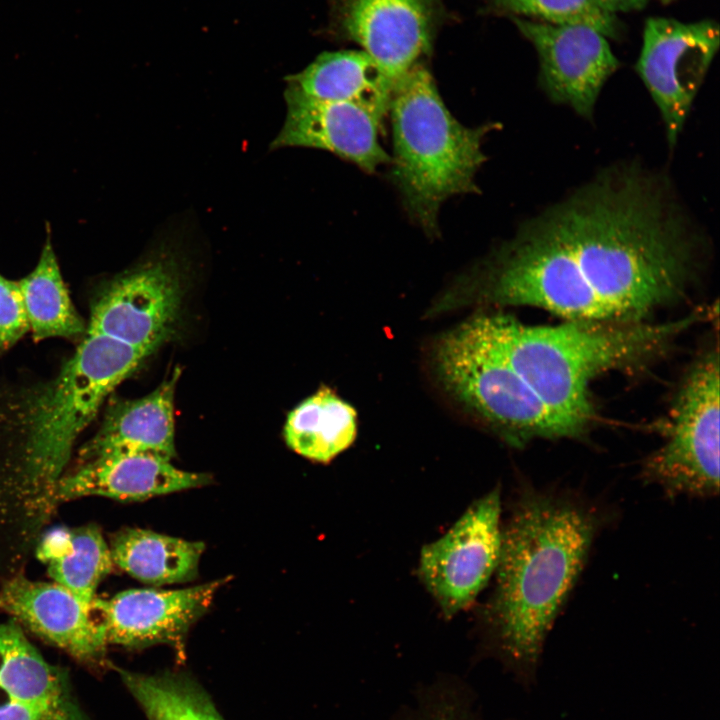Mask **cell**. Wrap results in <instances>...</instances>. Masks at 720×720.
<instances>
[{
  "instance_id": "6",
  "label": "cell",
  "mask_w": 720,
  "mask_h": 720,
  "mask_svg": "<svg viewBox=\"0 0 720 720\" xmlns=\"http://www.w3.org/2000/svg\"><path fill=\"white\" fill-rule=\"evenodd\" d=\"M430 356L442 388L506 443L549 439L531 399L472 318L438 337Z\"/></svg>"
},
{
  "instance_id": "9",
  "label": "cell",
  "mask_w": 720,
  "mask_h": 720,
  "mask_svg": "<svg viewBox=\"0 0 720 720\" xmlns=\"http://www.w3.org/2000/svg\"><path fill=\"white\" fill-rule=\"evenodd\" d=\"M719 46L711 20L685 23L649 18L636 71L658 107L669 146H675Z\"/></svg>"
},
{
  "instance_id": "18",
  "label": "cell",
  "mask_w": 720,
  "mask_h": 720,
  "mask_svg": "<svg viewBox=\"0 0 720 720\" xmlns=\"http://www.w3.org/2000/svg\"><path fill=\"white\" fill-rule=\"evenodd\" d=\"M285 82L306 96L359 104L384 117L395 85L363 50L322 53L302 71L286 76Z\"/></svg>"
},
{
  "instance_id": "11",
  "label": "cell",
  "mask_w": 720,
  "mask_h": 720,
  "mask_svg": "<svg viewBox=\"0 0 720 720\" xmlns=\"http://www.w3.org/2000/svg\"><path fill=\"white\" fill-rule=\"evenodd\" d=\"M514 22L536 49L540 81L550 99L591 118L605 82L619 67L607 37L587 26L517 17Z\"/></svg>"
},
{
  "instance_id": "26",
  "label": "cell",
  "mask_w": 720,
  "mask_h": 720,
  "mask_svg": "<svg viewBox=\"0 0 720 720\" xmlns=\"http://www.w3.org/2000/svg\"><path fill=\"white\" fill-rule=\"evenodd\" d=\"M0 720L88 719L74 698L60 702H32L0 697Z\"/></svg>"
},
{
  "instance_id": "14",
  "label": "cell",
  "mask_w": 720,
  "mask_h": 720,
  "mask_svg": "<svg viewBox=\"0 0 720 720\" xmlns=\"http://www.w3.org/2000/svg\"><path fill=\"white\" fill-rule=\"evenodd\" d=\"M337 15L395 83L430 47L433 0H337Z\"/></svg>"
},
{
  "instance_id": "1",
  "label": "cell",
  "mask_w": 720,
  "mask_h": 720,
  "mask_svg": "<svg viewBox=\"0 0 720 720\" xmlns=\"http://www.w3.org/2000/svg\"><path fill=\"white\" fill-rule=\"evenodd\" d=\"M695 256L664 185L617 168L523 224L458 276L429 313L521 305L567 321H646L685 295Z\"/></svg>"
},
{
  "instance_id": "15",
  "label": "cell",
  "mask_w": 720,
  "mask_h": 720,
  "mask_svg": "<svg viewBox=\"0 0 720 720\" xmlns=\"http://www.w3.org/2000/svg\"><path fill=\"white\" fill-rule=\"evenodd\" d=\"M0 609L37 636L82 662H96L107 643L90 604L57 583L21 574L0 583Z\"/></svg>"
},
{
  "instance_id": "7",
  "label": "cell",
  "mask_w": 720,
  "mask_h": 720,
  "mask_svg": "<svg viewBox=\"0 0 720 720\" xmlns=\"http://www.w3.org/2000/svg\"><path fill=\"white\" fill-rule=\"evenodd\" d=\"M719 386L716 345L685 376L664 425L663 444L643 464L647 483L670 496L718 495Z\"/></svg>"
},
{
  "instance_id": "4",
  "label": "cell",
  "mask_w": 720,
  "mask_h": 720,
  "mask_svg": "<svg viewBox=\"0 0 720 720\" xmlns=\"http://www.w3.org/2000/svg\"><path fill=\"white\" fill-rule=\"evenodd\" d=\"M149 352L86 333L58 376L27 401L22 424L0 433V464L31 522L44 529L73 445L104 399Z\"/></svg>"
},
{
  "instance_id": "13",
  "label": "cell",
  "mask_w": 720,
  "mask_h": 720,
  "mask_svg": "<svg viewBox=\"0 0 720 720\" xmlns=\"http://www.w3.org/2000/svg\"><path fill=\"white\" fill-rule=\"evenodd\" d=\"M285 122L270 144L326 150L367 173L391 162L380 142L382 120L378 112L349 102L319 100L285 87Z\"/></svg>"
},
{
  "instance_id": "5",
  "label": "cell",
  "mask_w": 720,
  "mask_h": 720,
  "mask_svg": "<svg viewBox=\"0 0 720 720\" xmlns=\"http://www.w3.org/2000/svg\"><path fill=\"white\" fill-rule=\"evenodd\" d=\"M388 112L393 179L408 214L433 236L442 203L477 191L474 178L486 161L482 140L495 125H462L445 106L432 75L417 64L396 81Z\"/></svg>"
},
{
  "instance_id": "27",
  "label": "cell",
  "mask_w": 720,
  "mask_h": 720,
  "mask_svg": "<svg viewBox=\"0 0 720 720\" xmlns=\"http://www.w3.org/2000/svg\"><path fill=\"white\" fill-rule=\"evenodd\" d=\"M414 720H478L470 710L464 698L450 696L447 693L443 696L425 698L420 710Z\"/></svg>"
},
{
  "instance_id": "20",
  "label": "cell",
  "mask_w": 720,
  "mask_h": 720,
  "mask_svg": "<svg viewBox=\"0 0 720 720\" xmlns=\"http://www.w3.org/2000/svg\"><path fill=\"white\" fill-rule=\"evenodd\" d=\"M357 427L354 407L322 386L288 414L284 439L297 454L328 463L353 444Z\"/></svg>"
},
{
  "instance_id": "17",
  "label": "cell",
  "mask_w": 720,
  "mask_h": 720,
  "mask_svg": "<svg viewBox=\"0 0 720 720\" xmlns=\"http://www.w3.org/2000/svg\"><path fill=\"white\" fill-rule=\"evenodd\" d=\"M179 378L162 382L148 395L111 405L95 436L79 453V463L117 452H146L167 459L175 455L174 396Z\"/></svg>"
},
{
  "instance_id": "28",
  "label": "cell",
  "mask_w": 720,
  "mask_h": 720,
  "mask_svg": "<svg viewBox=\"0 0 720 720\" xmlns=\"http://www.w3.org/2000/svg\"><path fill=\"white\" fill-rule=\"evenodd\" d=\"M598 2L612 13L640 10L648 0H598Z\"/></svg>"
},
{
  "instance_id": "16",
  "label": "cell",
  "mask_w": 720,
  "mask_h": 720,
  "mask_svg": "<svg viewBox=\"0 0 720 720\" xmlns=\"http://www.w3.org/2000/svg\"><path fill=\"white\" fill-rule=\"evenodd\" d=\"M210 482V476L175 467L170 459L146 452H117L78 464L59 481V504L84 496L145 500Z\"/></svg>"
},
{
  "instance_id": "10",
  "label": "cell",
  "mask_w": 720,
  "mask_h": 720,
  "mask_svg": "<svg viewBox=\"0 0 720 720\" xmlns=\"http://www.w3.org/2000/svg\"><path fill=\"white\" fill-rule=\"evenodd\" d=\"M175 256L159 253L108 281L91 306L86 333L153 353L172 334L181 303Z\"/></svg>"
},
{
  "instance_id": "12",
  "label": "cell",
  "mask_w": 720,
  "mask_h": 720,
  "mask_svg": "<svg viewBox=\"0 0 720 720\" xmlns=\"http://www.w3.org/2000/svg\"><path fill=\"white\" fill-rule=\"evenodd\" d=\"M224 583L222 579L176 590L129 589L109 599L95 597L89 610L107 644L178 646Z\"/></svg>"
},
{
  "instance_id": "24",
  "label": "cell",
  "mask_w": 720,
  "mask_h": 720,
  "mask_svg": "<svg viewBox=\"0 0 720 720\" xmlns=\"http://www.w3.org/2000/svg\"><path fill=\"white\" fill-rule=\"evenodd\" d=\"M502 12L527 16L553 25H580L615 38L619 26L615 14L598 0H492Z\"/></svg>"
},
{
  "instance_id": "19",
  "label": "cell",
  "mask_w": 720,
  "mask_h": 720,
  "mask_svg": "<svg viewBox=\"0 0 720 720\" xmlns=\"http://www.w3.org/2000/svg\"><path fill=\"white\" fill-rule=\"evenodd\" d=\"M35 554L47 565V572L55 583L87 604L96 597L99 583L114 564L110 547L94 524L44 532Z\"/></svg>"
},
{
  "instance_id": "3",
  "label": "cell",
  "mask_w": 720,
  "mask_h": 720,
  "mask_svg": "<svg viewBox=\"0 0 720 720\" xmlns=\"http://www.w3.org/2000/svg\"><path fill=\"white\" fill-rule=\"evenodd\" d=\"M472 319L503 356L553 439L585 431L593 418L590 384L595 377L652 360L697 322L694 313L665 323L566 321L532 326L502 314Z\"/></svg>"
},
{
  "instance_id": "23",
  "label": "cell",
  "mask_w": 720,
  "mask_h": 720,
  "mask_svg": "<svg viewBox=\"0 0 720 720\" xmlns=\"http://www.w3.org/2000/svg\"><path fill=\"white\" fill-rule=\"evenodd\" d=\"M119 672L148 720H224L206 692L184 675Z\"/></svg>"
},
{
  "instance_id": "21",
  "label": "cell",
  "mask_w": 720,
  "mask_h": 720,
  "mask_svg": "<svg viewBox=\"0 0 720 720\" xmlns=\"http://www.w3.org/2000/svg\"><path fill=\"white\" fill-rule=\"evenodd\" d=\"M112 561L134 578L152 585L193 580L198 572L202 542L127 528L111 540Z\"/></svg>"
},
{
  "instance_id": "2",
  "label": "cell",
  "mask_w": 720,
  "mask_h": 720,
  "mask_svg": "<svg viewBox=\"0 0 720 720\" xmlns=\"http://www.w3.org/2000/svg\"><path fill=\"white\" fill-rule=\"evenodd\" d=\"M600 518L574 497L528 489L501 529L487 618L502 654L533 667L586 562Z\"/></svg>"
},
{
  "instance_id": "8",
  "label": "cell",
  "mask_w": 720,
  "mask_h": 720,
  "mask_svg": "<svg viewBox=\"0 0 720 720\" xmlns=\"http://www.w3.org/2000/svg\"><path fill=\"white\" fill-rule=\"evenodd\" d=\"M500 515L495 488L474 501L443 536L423 546L419 575L445 617L468 608L495 573Z\"/></svg>"
},
{
  "instance_id": "25",
  "label": "cell",
  "mask_w": 720,
  "mask_h": 720,
  "mask_svg": "<svg viewBox=\"0 0 720 720\" xmlns=\"http://www.w3.org/2000/svg\"><path fill=\"white\" fill-rule=\"evenodd\" d=\"M29 331L28 318L18 281L0 274V354Z\"/></svg>"
},
{
  "instance_id": "22",
  "label": "cell",
  "mask_w": 720,
  "mask_h": 720,
  "mask_svg": "<svg viewBox=\"0 0 720 720\" xmlns=\"http://www.w3.org/2000/svg\"><path fill=\"white\" fill-rule=\"evenodd\" d=\"M35 341L51 337L72 338L86 332L63 281L50 233H47L35 268L18 281Z\"/></svg>"
},
{
  "instance_id": "29",
  "label": "cell",
  "mask_w": 720,
  "mask_h": 720,
  "mask_svg": "<svg viewBox=\"0 0 720 720\" xmlns=\"http://www.w3.org/2000/svg\"><path fill=\"white\" fill-rule=\"evenodd\" d=\"M661 1H662L663 3H668V2H671V1H673V0H661Z\"/></svg>"
}]
</instances>
